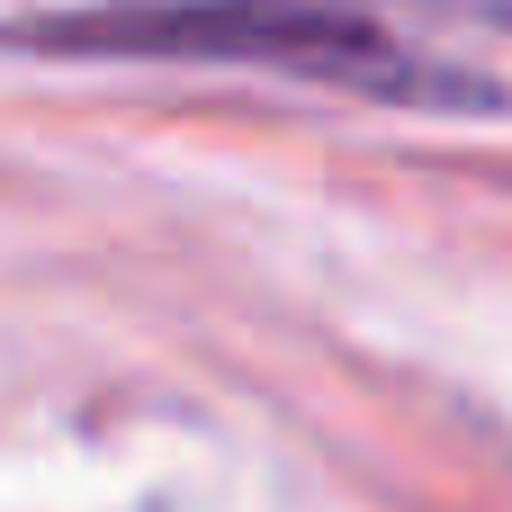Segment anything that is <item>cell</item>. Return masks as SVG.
Masks as SVG:
<instances>
[{
	"instance_id": "6da1fadb",
	"label": "cell",
	"mask_w": 512,
	"mask_h": 512,
	"mask_svg": "<svg viewBox=\"0 0 512 512\" xmlns=\"http://www.w3.org/2000/svg\"><path fill=\"white\" fill-rule=\"evenodd\" d=\"M9 45L108 63H243L378 108L512 117V0H126L27 18Z\"/></svg>"
}]
</instances>
